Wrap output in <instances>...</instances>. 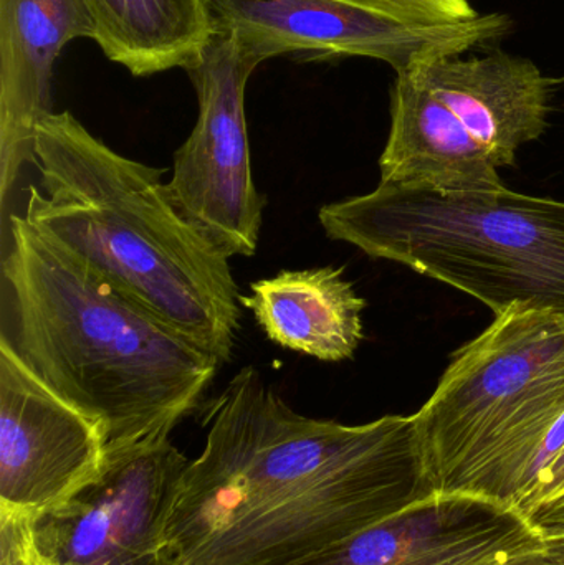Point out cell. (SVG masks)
Here are the masks:
<instances>
[{"mask_svg": "<svg viewBox=\"0 0 564 565\" xmlns=\"http://www.w3.org/2000/svg\"><path fill=\"white\" fill-rule=\"evenodd\" d=\"M32 518L0 510V565H55L36 546Z\"/></svg>", "mask_w": 564, "mask_h": 565, "instance_id": "e0dca14e", "label": "cell"}, {"mask_svg": "<svg viewBox=\"0 0 564 565\" xmlns=\"http://www.w3.org/2000/svg\"><path fill=\"white\" fill-rule=\"evenodd\" d=\"M381 184L450 192L506 188L486 146L430 92L416 68L396 72Z\"/></svg>", "mask_w": 564, "mask_h": 565, "instance_id": "4fadbf2b", "label": "cell"}, {"mask_svg": "<svg viewBox=\"0 0 564 565\" xmlns=\"http://www.w3.org/2000/svg\"><path fill=\"white\" fill-rule=\"evenodd\" d=\"M76 39H96L83 0H0V204L23 166L35 164L36 129L52 115L53 68Z\"/></svg>", "mask_w": 564, "mask_h": 565, "instance_id": "8fae6325", "label": "cell"}, {"mask_svg": "<svg viewBox=\"0 0 564 565\" xmlns=\"http://www.w3.org/2000/svg\"><path fill=\"white\" fill-rule=\"evenodd\" d=\"M564 494V447L560 451L558 457L553 460V463L546 468L545 473L536 481L535 488L523 501L520 511L525 516H530L533 510L549 503V501L556 500V498Z\"/></svg>", "mask_w": 564, "mask_h": 565, "instance_id": "ac0fdd59", "label": "cell"}, {"mask_svg": "<svg viewBox=\"0 0 564 565\" xmlns=\"http://www.w3.org/2000/svg\"><path fill=\"white\" fill-rule=\"evenodd\" d=\"M328 238L404 265L492 309L564 312V202L510 189L440 192L380 184L327 204Z\"/></svg>", "mask_w": 564, "mask_h": 565, "instance_id": "5b68a950", "label": "cell"}, {"mask_svg": "<svg viewBox=\"0 0 564 565\" xmlns=\"http://www.w3.org/2000/svg\"><path fill=\"white\" fill-rule=\"evenodd\" d=\"M430 92L486 146L499 168L549 128L550 98L560 79L532 60L497 52L480 58L440 56L416 66Z\"/></svg>", "mask_w": 564, "mask_h": 565, "instance_id": "7c38bea8", "label": "cell"}, {"mask_svg": "<svg viewBox=\"0 0 564 565\" xmlns=\"http://www.w3.org/2000/svg\"><path fill=\"white\" fill-rule=\"evenodd\" d=\"M2 280V334L50 391L102 425L106 454L166 440L201 407L217 359L22 215L9 218Z\"/></svg>", "mask_w": 564, "mask_h": 565, "instance_id": "7a4b0ae2", "label": "cell"}, {"mask_svg": "<svg viewBox=\"0 0 564 565\" xmlns=\"http://www.w3.org/2000/svg\"><path fill=\"white\" fill-rule=\"evenodd\" d=\"M204 424L166 524L172 565L297 564L434 494L414 415L307 417L245 365Z\"/></svg>", "mask_w": 564, "mask_h": 565, "instance_id": "6da1fadb", "label": "cell"}, {"mask_svg": "<svg viewBox=\"0 0 564 565\" xmlns=\"http://www.w3.org/2000/svg\"><path fill=\"white\" fill-rule=\"evenodd\" d=\"M257 66L231 36L212 35L201 62L188 70L198 121L175 151L168 181L182 217L228 258L257 254L267 207L255 185L245 121V88Z\"/></svg>", "mask_w": 564, "mask_h": 565, "instance_id": "52a82bcc", "label": "cell"}, {"mask_svg": "<svg viewBox=\"0 0 564 565\" xmlns=\"http://www.w3.org/2000/svg\"><path fill=\"white\" fill-rule=\"evenodd\" d=\"M33 154L40 189H29L23 217L227 364L242 292L227 255L172 204L166 169L113 151L70 111L40 122Z\"/></svg>", "mask_w": 564, "mask_h": 565, "instance_id": "3957f363", "label": "cell"}, {"mask_svg": "<svg viewBox=\"0 0 564 565\" xmlns=\"http://www.w3.org/2000/svg\"><path fill=\"white\" fill-rule=\"evenodd\" d=\"M291 565H550L546 536L515 508L429 494Z\"/></svg>", "mask_w": 564, "mask_h": 565, "instance_id": "30bf717a", "label": "cell"}, {"mask_svg": "<svg viewBox=\"0 0 564 565\" xmlns=\"http://www.w3.org/2000/svg\"><path fill=\"white\" fill-rule=\"evenodd\" d=\"M189 458L166 440L106 454L102 477L32 518L55 565H172L166 524Z\"/></svg>", "mask_w": 564, "mask_h": 565, "instance_id": "ba28073f", "label": "cell"}, {"mask_svg": "<svg viewBox=\"0 0 564 565\" xmlns=\"http://www.w3.org/2000/svg\"><path fill=\"white\" fill-rule=\"evenodd\" d=\"M564 417V312L513 308L453 355L417 414L434 494L520 511Z\"/></svg>", "mask_w": 564, "mask_h": 565, "instance_id": "277c9868", "label": "cell"}, {"mask_svg": "<svg viewBox=\"0 0 564 565\" xmlns=\"http://www.w3.org/2000/svg\"><path fill=\"white\" fill-rule=\"evenodd\" d=\"M99 49L131 75L151 76L201 62L214 35L205 0H83Z\"/></svg>", "mask_w": 564, "mask_h": 565, "instance_id": "9a60e30c", "label": "cell"}, {"mask_svg": "<svg viewBox=\"0 0 564 565\" xmlns=\"http://www.w3.org/2000/svg\"><path fill=\"white\" fill-rule=\"evenodd\" d=\"M550 565H564V530L545 531Z\"/></svg>", "mask_w": 564, "mask_h": 565, "instance_id": "ffe728a7", "label": "cell"}, {"mask_svg": "<svg viewBox=\"0 0 564 565\" xmlns=\"http://www.w3.org/2000/svg\"><path fill=\"white\" fill-rule=\"evenodd\" d=\"M214 33L260 65L287 53L364 56L396 72L462 55L510 32L502 13L462 22H416L344 0H205Z\"/></svg>", "mask_w": 564, "mask_h": 565, "instance_id": "8992f818", "label": "cell"}, {"mask_svg": "<svg viewBox=\"0 0 564 565\" xmlns=\"http://www.w3.org/2000/svg\"><path fill=\"white\" fill-rule=\"evenodd\" d=\"M529 518L543 533L545 531L564 530V494L536 508Z\"/></svg>", "mask_w": 564, "mask_h": 565, "instance_id": "d6986e66", "label": "cell"}, {"mask_svg": "<svg viewBox=\"0 0 564 565\" xmlns=\"http://www.w3.org/2000/svg\"><path fill=\"white\" fill-rule=\"evenodd\" d=\"M416 22H462L479 15L470 0H344Z\"/></svg>", "mask_w": 564, "mask_h": 565, "instance_id": "2e32d148", "label": "cell"}, {"mask_svg": "<svg viewBox=\"0 0 564 565\" xmlns=\"http://www.w3.org/2000/svg\"><path fill=\"white\" fill-rule=\"evenodd\" d=\"M241 305L272 342L318 361L353 359L364 338L366 299L354 291L343 268L280 271L251 282V295H241Z\"/></svg>", "mask_w": 564, "mask_h": 565, "instance_id": "5bb4252c", "label": "cell"}, {"mask_svg": "<svg viewBox=\"0 0 564 565\" xmlns=\"http://www.w3.org/2000/svg\"><path fill=\"white\" fill-rule=\"evenodd\" d=\"M106 465V435L50 391L0 334V510L36 516L88 487Z\"/></svg>", "mask_w": 564, "mask_h": 565, "instance_id": "9c48e42d", "label": "cell"}]
</instances>
